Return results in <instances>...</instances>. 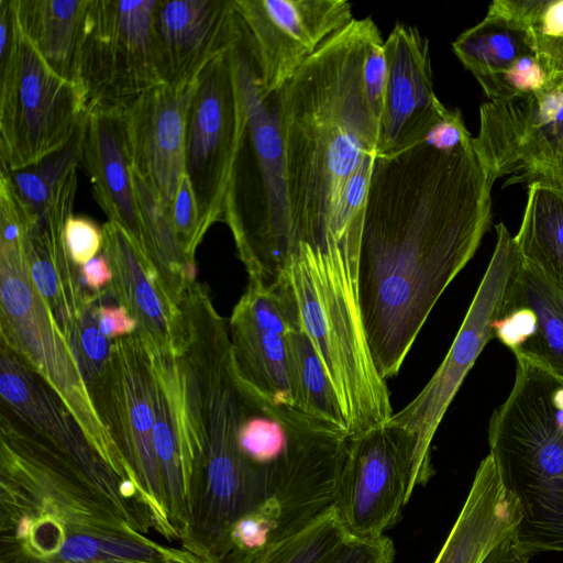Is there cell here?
I'll return each instance as SVG.
<instances>
[{
  "mask_svg": "<svg viewBox=\"0 0 563 563\" xmlns=\"http://www.w3.org/2000/svg\"><path fill=\"white\" fill-rule=\"evenodd\" d=\"M472 139L460 110L448 109L437 99L430 108L407 124L391 153L420 144L453 151Z\"/></svg>",
  "mask_w": 563,
  "mask_h": 563,
  "instance_id": "35",
  "label": "cell"
},
{
  "mask_svg": "<svg viewBox=\"0 0 563 563\" xmlns=\"http://www.w3.org/2000/svg\"><path fill=\"white\" fill-rule=\"evenodd\" d=\"M243 40L201 73L188 113L185 173L203 235L223 222L225 198L247 123L241 74Z\"/></svg>",
  "mask_w": 563,
  "mask_h": 563,
  "instance_id": "12",
  "label": "cell"
},
{
  "mask_svg": "<svg viewBox=\"0 0 563 563\" xmlns=\"http://www.w3.org/2000/svg\"><path fill=\"white\" fill-rule=\"evenodd\" d=\"M387 81L375 156L394 151L407 124L438 99L433 92L429 42L420 32L396 23L384 41Z\"/></svg>",
  "mask_w": 563,
  "mask_h": 563,
  "instance_id": "25",
  "label": "cell"
},
{
  "mask_svg": "<svg viewBox=\"0 0 563 563\" xmlns=\"http://www.w3.org/2000/svg\"><path fill=\"white\" fill-rule=\"evenodd\" d=\"M81 164L108 221L120 225L145 254L133 173L126 153L123 108H87Z\"/></svg>",
  "mask_w": 563,
  "mask_h": 563,
  "instance_id": "22",
  "label": "cell"
},
{
  "mask_svg": "<svg viewBox=\"0 0 563 563\" xmlns=\"http://www.w3.org/2000/svg\"><path fill=\"white\" fill-rule=\"evenodd\" d=\"M198 81L163 84L123 108L132 173L167 209L185 174L187 120Z\"/></svg>",
  "mask_w": 563,
  "mask_h": 563,
  "instance_id": "18",
  "label": "cell"
},
{
  "mask_svg": "<svg viewBox=\"0 0 563 563\" xmlns=\"http://www.w3.org/2000/svg\"><path fill=\"white\" fill-rule=\"evenodd\" d=\"M300 328L292 296L278 276L249 279L228 321L240 379L269 400L297 408L292 336Z\"/></svg>",
  "mask_w": 563,
  "mask_h": 563,
  "instance_id": "16",
  "label": "cell"
},
{
  "mask_svg": "<svg viewBox=\"0 0 563 563\" xmlns=\"http://www.w3.org/2000/svg\"><path fill=\"white\" fill-rule=\"evenodd\" d=\"M64 235L68 254L78 267L102 251V229L87 217L70 216L65 223Z\"/></svg>",
  "mask_w": 563,
  "mask_h": 563,
  "instance_id": "39",
  "label": "cell"
},
{
  "mask_svg": "<svg viewBox=\"0 0 563 563\" xmlns=\"http://www.w3.org/2000/svg\"><path fill=\"white\" fill-rule=\"evenodd\" d=\"M153 529L146 505L104 462H82L0 413V563H53L80 532Z\"/></svg>",
  "mask_w": 563,
  "mask_h": 563,
  "instance_id": "3",
  "label": "cell"
},
{
  "mask_svg": "<svg viewBox=\"0 0 563 563\" xmlns=\"http://www.w3.org/2000/svg\"><path fill=\"white\" fill-rule=\"evenodd\" d=\"M250 46L261 97L275 95L354 18L344 0H233Z\"/></svg>",
  "mask_w": 563,
  "mask_h": 563,
  "instance_id": "17",
  "label": "cell"
},
{
  "mask_svg": "<svg viewBox=\"0 0 563 563\" xmlns=\"http://www.w3.org/2000/svg\"><path fill=\"white\" fill-rule=\"evenodd\" d=\"M241 74L247 123L229 185L223 223L249 279L274 282L295 249L283 146L272 98L258 91L253 57L243 42Z\"/></svg>",
  "mask_w": 563,
  "mask_h": 563,
  "instance_id": "7",
  "label": "cell"
},
{
  "mask_svg": "<svg viewBox=\"0 0 563 563\" xmlns=\"http://www.w3.org/2000/svg\"><path fill=\"white\" fill-rule=\"evenodd\" d=\"M101 253L112 279L107 290L137 322V333L157 351L179 357L185 341L184 317L156 267L118 224L102 227Z\"/></svg>",
  "mask_w": 563,
  "mask_h": 563,
  "instance_id": "20",
  "label": "cell"
},
{
  "mask_svg": "<svg viewBox=\"0 0 563 563\" xmlns=\"http://www.w3.org/2000/svg\"><path fill=\"white\" fill-rule=\"evenodd\" d=\"M452 51L484 92L518 60L533 54L523 33L490 9L481 22L456 37Z\"/></svg>",
  "mask_w": 563,
  "mask_h": 563,
  "instance_id": "29",
  "label": "cell"
},
{
  "mask_svg": "<svg viewBox=\"0 0 563 563\" xmlns=\"http://www.w3.org/2000/svg\"><path fill=\"white\" fill-rule=\"evenodd\" d=\"M417 438L386 422L350 439L333 501L349 537L379 538L400 518L416 488Z\"/></svg>",
  "mask_w": 563,
  "mask_h": 563,
  "instance_id": "15",
  "label": "cell"
},
{
  "mask_svg": "<svg viewBox=\"0 0 563 563\" xmlns=\"http://www.w3.org/2000/svg\"><path fill=\"white\" fill-rule=\"evenodd\" d=\"M490 8L523 33L548 78L563 76V0H495Z\"/></svg>",
  "mask_w": 563,
  "mask_h": 563,
  "instance_id": "31",
  "label": "cell"
},
{
  "mask_svg": "<svg viewBox=\"0 0 563 563\" xmlns=\"http://www.w3.org/2000/svg\"><path fill=\"white\" fill-rule=\"evenodd\" d=\"M27 236L0 241V332L8 346L59 397L89 443L129 487L130 470L100 419L76 355L30 273Z\"/></svg>",
  "mask_w": 563,
  "mask_h": 563,
  "instance_id": "8",
  "label": "cell"
},
{
  "mask_svg": "<svg viewBox=\"0 0 563 563\" xmlns=\"http://www.w3.org/2000/svg\"><path fill=\"white\" fill-rule=\"evenodd\" d=\"M521 510L488 454L477 467L461 512L434 563H483L517 532Z\"/></svg>",
  "mask_w": 563,
  "mask_h": 563,
  "instance_id": "23",
  "label": "cell"
},
{
  "mask_svg": "<svg viewBox=\"0 0 563 563\" xmlns=\"http://www.w3.org/2000/svg\"><path fill=\"white\" fill-rule=\"evenodd\" d=\"M168 214L187 262L196 267V252L205 235L200 228L196 197L186 173L179 183Z\"/></svg>",
  "mask_w": 563,
  "mask_h": 563,
  "instance_id": "36",
  "label": "cell"
},
{
  "mask_svg": "<svg viewBox=\"0 0 563 563\" xmlns=\"http://www.w3.org/2000/svg\"><path fill=\"white\" fill-rule=\"evenodd\" d=\"M516 533L499 543L483 563H530V555L518 545Z\"/></svg>",
  "mask_w": 563,
  "mask_h": 563,
  "instance_id": "43",
  "label": "cell"
},
{
  "mask_svg": "<svg viewBox=\"0 0 563 563\" xmlns=\"http://www.w3.org/2000/svg\"><path fill=\"white\" fill-rule=\"evenodd\" d=\"M187 409L198 473L181 547L208 563H224L231 530L242 519L254 523L271 544L278 542L283 536L267 486L239 446V386L223 377L201 380L190 388Z\"/></svg>",
  "mask_w": 563,
  "mask_h": 563,
  "instance_id": "5",
  "label": "cell"
},
{
  "mask_svg": "<svg viewBox=\"0 0 563 563\" xmlns=\"http://www.w3.org/2000/svg\"><path fill=\"white\" fill-rule=\"evenodd\" d=\"M333 507L249 563H321L345 538Z\"/></svg>",
  "mask_w": 563,
  "mask_h": 563,
  "instance_id": "34",
  "label": "cell"
},
{
  "mask_svg": "<svg viewBox=\"0 0 563 563\" xmlns=\"http://www.w3.org/2000/svg\"><path fill=\"white\" fill-rule=\"evenodd\" d=\"M89 0H11L23 35L60 76L74 80L82 19Z\"/></svg>",
  "mask_w": 563,
  "mask_h": 563,
  "instance_id": "27",
  "label": "cell"
},
{
  "mask_svg": "<svg viewBox=\"0 0 563 563\" xmlns=\"http://www.w3.org/2000/svg\"><path fill=\"white\" fill-rule=\"evenodd\" d=\"M157 1H88L74 74L87 108H124L164 84L154 36Z\"/></svg>",
  "mask_w": 563,
  "mask_h": 563,
  "instance_id": "11",
  "label": "cell"
},
{
  "mask_svg": "<svg viewBox=\"0 0 563 563\" xmlns=\"http://www.w3.org/2000/svg\"><path fill=\"white\" fill-rule=\"evenodd\" d=\"M84 120L69 143L62 150L33 166L8 174L18 196L37 219L44 214L55 190L77 172L81 164Z\"/></svg>",
  "mask_w": 563,
  "mask_h": 563,
  "instance_id": "32",
  "label": "cell"
},
{
  "mask_svg": "<svg viewBox=\"0 0 563 563\" xmlns=\"http://www.w3.org/2000/svg\"><path fill=\"white\" fill-rule=\"evenodd\" d=\"M495 338L563 383V287L519 258L512 269Z\"/></svg>",
  "mask_w": 563,
  "mask_h": 563,
  "instance_id": "21",
  "label": "cell"
},
{
  "mask_svg": "<svg viewBox=\"0 0 563 563\" xmlns=\"http://www.w3.org/2000/svg\"><path fill=\"white\" fill-rule=\"evenodd\" d=\"M89 391L100 419L130 470L136 493L151 512L153 529L169 541L177 540L166 514L154 445L152 353L137 332L111 342L109 356Z\"/></svg>",
  "mask_w": 563,
  "mask_h": 563,
  "instance_id": "10",
  "label": "cell"
},
{
  "mask_svg": "<svg viewBox=\"0 0 563 563\" xmlns=\"http://www.w3.org/2000/svg\"><path fill=\"white\" fill-rule=\"evenodd\" d=\"M133 179L143 227L145 254L180 307L187 288L196 282V267L187 262L181 251L168 209L144 183L134 175Z\"/></svg>",
  "mask_w": 563,
  "mask_h": 563,
  "instance_id": "30",
  "label": "cell"
},
{
  "mask_svg": "<svg viewBox=\"0 0 563 563\" xmlns=\"http://www.w3.org/2000/svg\"><path fill=\"white\" fill-rule=\"evenodd\" d=\"M488 444L499 477L516 497V540L528 555L563 552V399L545 377L514 383L493 412Z\"/></svg>",
  "mask_w": 563,
  "mask_h": 563,
  "instance_id": "6",
  "label": "cell"
},
{
  "mask_svg": "<svg viewBox=\"0 0 563 563\" xmlns=\"http://www.w3.org/2000/svg\"><path fill=\"white\" fill-rule=\"evenodd\" d=\"M93 563H147V562H133V561L107 560V561H100V562H93ZM203 563H207V562H203Z\"/></svg>",
  "mask_w": 563,
  "mask_h": 563,
  "instance_id": "44",
  "label": "cell"
},
{
  "mask_svg": "<svg viewBox=\"0 0 563 563\" xmlns=\"http://www.w3.org/2000/svg\"><path fill=\"white\" fill-rule=\"evenodd\" d=\"M79 271L82 284L93 292L106 289L112 279L110 265L102 253L79 267Z\"/></svg>",
  "mask_w": 563,
  "mask_h": 563,
  "instance_id": "42",
  "label": "cell"
},
{
  "mask_svg": "<svg viewBox=\"0 0 563 563\" xmlns=\"http://www.w3.org/2000/svg\"><path fill=\"white\" fill-rule=\"evenodd\" d=\"M363 76L369 103L374 113L380 120L387 81V63L380 33L368 44Z\"/></svg>",
  "mask_w": 563,
  "mask_h": 563,
  "instance_id": "40",
  "label": "cell"
},
{
  "mask_svg": "<svg viewBox=\"0 0 563 563\" xmlns=\"http://www.w3.org/2000/svg\"><path fill=\"white\" fill-rule=\"evenodd\" d=\"M495 181L473 139L453 151L420 144L375 156L358 288L385 380L397 375L435 302L476 253L490 225Z\"/></svg>",
  "mask_w": 563,
  "mask_h": 563,
  "instance_id": "1",
  "label": "cell"
},
{
  "mask_svg": "<svg viewBox=\"0 0 563 563\" xmlns=\"http://www.w3.org/2000/svg\"><path fill=\"white\" fill-rule=\"evenodd\" d=\"M364 210L344 230L299 242L280 273L335 393L350 438L394 415L386 380L369 350L360 303L358 262Z\"/></svg>",
  "mask_w": 563,
  "mask_h": 563,
  "instance_id": "4",
  "label": "cell"
},
{
  "mask_svg": "<svg viewBox=\"0 0 563 563\" xmlns=\"http://www.w3.org/2000/svg\"><path fill=\"white\" fill-rule=\"evenodd\" d=\"M514 238L520 257L563 287V188L528 185L521 224Z\"/></svg>",
  "mask_w": 563,
  "mask_h": 563,
  "instance_id": "28",
  "label": "cell"
},
{
  "mask_svg": "<svg viewBox=\"0 0 563 563\" xmlns=\"http://www.w3.org/2000/svg\"><path fill=\"white\" fill-rule=\"evenodd\" d=\"M395 548L386 536L346 537L321 563H393Z\"/></svg>",
  "mask_w": 563,
  "mask_h": 563,
  "instance_id": "38",
  "label": "cell"
},
{
  "mask_svg": "<svg viewBox=\"0 0 563 563\" xmlns=\"http://www.w3.org/2000/svg\"><path fill=\"white\" fill-rule=\"evenodd\" d=\"M473 142L495 180L563 188V76L536 91L484 102Z\"/></svg>",
  "mask_w": 563,
  "mask_h": 563,
  "instance_id": "14",
  "label": "cell"
},
{
  "mask_svg": "<svg viewBox=\"0 0 563 563\" xmlns=\"http://www.w3.org/2000/svg\"><path fill=\"white\" fill-rule=\"evenodd\" d=\"M154 36L161 77L173 85L200 77L244 31L233 0H158Z\"/></svg>",
  "mask_w": 563,
  "mask_h": 563,
  "instance_id": "19",
  "label": "cell"
},
{
  "mask_svg": "<svg viewBox=\"0 0 563 563\" xmlns=\"http://www.w3.org/2000/svg\"><path fill=\"white\" fill-rule=\"evenodd\" d=\"M86 111L79 86L42 58L14 18L11 46L0 58L1 173L25 169L62 150Z\"/></svg>",
  "mask_w": 563,
  "mask_h": 563,
  "instance_id": "9",
  "label": "cell"
},
{
  "mask_svg": "<svg viewBox=\"0 0 563 563\" xmlns=\"http://www.w3.org/2000/svg\"><path fill=\"white\" fill-rule=\"evenodd\" d=\"M102 298L103 290L99 299L84 317L76 334L69 341L88 387L102 371L112 342L102 334L93 318V307Z\"/></svg>",
  "mask_w": 563,
  "mask_h": 563,
  "instance_id": "37",
  "label": "cell"
},
{
  "mask_svg": "<svg viewBox=\"0 0 563 563\" xmlns=\"http://www.w3.org/2000/svg\"><path fill=\"white\" fill-rule=\"evenodd\" d=\"M107 294L93 307V318L102 334L110 341H114L137 331L136 320L122 306L103 303Z\"/></svg>",
  "mask_w": 563,
  "mask_h": 563,
  "instance_id": "41",
  "label": "cell"
},
{
  "mask_svg": "<svg viewBox=\"0 0 563 563\" xmlns=\"http://www.w3.org/2000/svg\"><path fill=\"white\" fill-rule=\"evenodd\" d=\"M147 345L155 376V452L166 514L180 541L188 519L181 454V434L186 420L183 369L179 357L165 355L151 344Z\"/></svg>",
  "mask_w": 563,
  "mask_h": 563,
  "instance_id": "26",
  "label": "cell"
},
{
  "mask_svg": "<svg viewBox=\"0 0 563 563\" xmlns=\"http://www.w3.org/2000/svg\"><path fill=\"white\" fill-rule=\"evenodd\" d=\"M292 341L297 409L345 428L335 393L311 342L301 328L295 331Z\"/></svg>",
  "mask_w": 563,
  "mask_h": 563,
  "instance_id": "33",
  "label": "cell"
},
{
  "mask_svg": "<svg viewBox=\"0 0 563 563\" xmlns=\"http://www.w3.org/2000/svg\"><path fill=\"white\" fill-rule=\"evenodd\" d=\"M69 217L66 209H51L42 220L34 223L26 240L32 280L68 342L100 296V291L85 288L79 267L68 254L64 229Z\"/></svg>",
  "mask_w": 563,
  "mask_h": 563,
  "instance_id": "24",
  "label": "cell"
},
{
  "mask_svg": "<svg viewBox=\"0 0 563 563\" xmlns=\"http://www.w3.org/2000/svg\"><path fill=\"white\" fill-rule=\"evenodd\" d=\"M371 18L353 19L328 38L271 98L283 146L295 246L333 229L345 186L376 155L379 119L363 76Z\"/></svg>",
  "mask_w": 563,
  "mask_h": 563,
  "instance_id": "2",
  "label": "cell"
},
{
  "mask_svg": "<svg viewBox=\"0 0 563 563\" xmlns=\"http://www.w3.org/2000/svg\"><path fill=\"white\" fill-rule=\"evenodd\" d=\"M496 245L466 316L444 360L421 391L388 422L402 427L417 438L413 481L424 485L433 475L431 442L450 404L475 361L495 338V323L519 252L503 222L495 227Z\"/></svg>",
  "mask_w": 563,
  "mask_h": 563,
  "instance_id": "13",
  "label": "cell"
}]
</instances>
